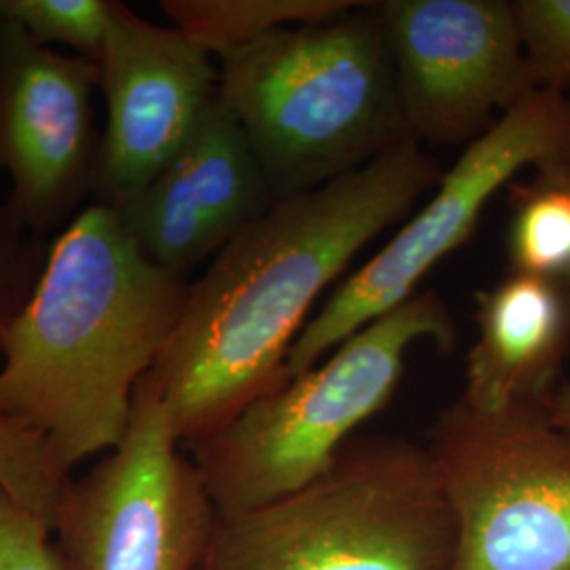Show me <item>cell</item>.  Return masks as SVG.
<instances>
[{
  "label": "cell",
  "instance_id": "obj_1",
  "mask_svg": "<svg viewBox=\"0 0 570 570\" xmlns=\"http://www.w3.org/2000/svg\"><path fill=\"white\" fill-rule=\"evenodd\" d=\"M421 144L277 199L190 284L183 315L148 372L184 450L289 381L287 355L327 285L438 186Z\"/></svg>",
  "mask_w": 570,
  "mask_h": 570
},
{
  "label": "cell",
  "instance_id": "obj_2",
  "mask_svg": "<svg viewBox=\"0 0 570 570\" xmlns=\"http://www.w3.org/2000/svg\"><path fill=\"white\" fill-rule=\"evenodd\" d=\"M190 284L153 263L121 214L89 204L56 235L0 353V412L72 471L121 444L134 395Z\"/></svg>",
  "mask_w": 570,
  "mask_h": 570
},
{
  "label": "cell",
  "instance_id": "obj_3",
  "mask_svg": "<svg viewBox=\"0 0 570 570\" xmlns=\"http://www.w3.org/2000/svg\"><path fill=\"white\" fill-rule=\"evenodd\" d=\"M218 70V96L244 127L275 199L410 140L376 2L273 32L223 58Z\"/></svg>",
  "mask_w": 570,
  "mask_h": 570
},
{
  "label": "cell",
  "instance_id": "obj_4",
  "mask_svg": "<svg viewBox=\"0 0 570 570\" xmlns=\"http://www.w3.org/2000/svg\"><path fill=\"white\" fill-rule=\"evenodd\" d=\"M429 341L449 353L456 327L444 298L416 292L351 334L317 366L186 449L220 515L305 489L336 463L353 433L391 404L410 348Z\"/></svg>",
  "mask_w": 570,
  "mask_h": 570
},
{
  "label": "cell",
  "instance_id": "obj_5",
  "mask_svg": "<svg viewBox=\"0 0 570 570\" xmlns=\"http://www.w3.org/2000/svg\"><path fill=\"white\" fill-rule=\"evenodd\" d=\"M452 518L425 444L360 438L311 482L220 515L199 570H446Z\"/></svg>",
  "mask_w": 570,
  "mask_h": 570
},
{
  "label": "cell",
  "instance_id": "obj_6",
  "mask_svg": "<svg viewBox=\"0 0 570 570\" xmlns=\"http://www.w3.org/2000/svg\"><path fill=\"white\" fill-rule=\"evenodd\" d=\"M425 446L452 518L446 570H570V435L543 410L459 395Z\"/></svg>",
  "mask_w": 570,
  "mask_h": 570
},
{
  "label": "cell",
  "instance_id": "obj_7",
  "mask_svg": "<svg viewBox=\"0 0 570 570\" xmlns=\"http://www.w3.org/2000/svg\"><path fill=\"white\" fill-rule=\"evenodd\" d=\"M527 167L570 169V100L564 94L537 89L463 148L425 207L306 322L289 348L287 376L317 366L351 334L414 296L429 271L475 235L490 199Z\"/></svg>",
  "mask_w": 570,
  "mask_h": 570
},
{
  "label": "cell",
  "instance_id": "obj_8",
  "mask_svg": "<svg viewBox=\"0 0 570 570\" xmlns=\"http://www.w3.org/2000/svg\"><path fill=\"white\" fill-rule=\"evenodd\" d=\"M218 510L146 374L121 444L70 482L53 522L66 570H199Z\"/></svg>",
  "mask_w": 570,
  "mask_h": 570
},
{
  "label": "cell",
  "instance_id": "obj_9",
  "mask_svg": "<svg viewBox=\"0 0 570 570\" xmlns=\"http://www.w3.org/2000/svg\"><path fill=\"white\" fill-rule=\"evenodd\" d=\"M410 140L469 146L537 85L508 0L376 2Z\"/></svg>",
  "mask_w": 570,
  "mask_h": 570
},
{
  "label": "cell",
  "instance_id": "obj_10",
  "mask_svg": "<svg viewBox=\"0 0 570 570\" xmlns=\"http://www.w3.org/2000/svg\"><path fill=\"white\" fill-rule=\"evenodd\" d=\"M98 63L45 47L0 21V171L7 204L47 242L94 197L102 127Z\"/></svg>",
  "mask_w": 570,
  "mask_h": 570
},
{
  "label": "cell",
  "instance_id": "obj_11",
  "mask_svg": "<svg viewBox=\"0 0 570 570\" xmlns=\"http://www.w3.org/2000/svg\"><path fill=\"white\" fill-rule=\"evenodd\" d=\"M96 63L106 121L94 204L121 212L190 142L218 98L220 70L178 28L119 0Z\"/></svg>",
  "mask_w": 570,
  "mask_h": 570
},
{
  "label": "cell",
  "instance_id": "obj_12",
  "mask_svg": "<svg viewBox=\"0 0 570 570\" xmlns=\"http://www.w3.org/2000/svg\"><path fill=\"white\" fill-rule=\"evenodd\" d=\"M275 202L244 127L218 96L190 142L119 214L153 263L186 277Z\"/></svg>",
  "mask_w": 570,
  "mask_h": 570
},
{
  "label": "cell",
  "instance_id": "obj_13",
  "mask_svg": "<svg viewBox=\"0 0 570 570\" xmlns=\"http://www.w3.org/2000/svg\"><path fill=\"white\" fill-rule=\"evenodd\" d=\"M473 303L478 336L459 395L482 412L543 410L570 353V275L508 271Z\"/></svg>",
  "mask_w": 570,
  "mask_h": 570
},
{
  "label": "cell",
  "instance_id": "obj_14",
  "mask_svg": "<svg viewBox=\"0 0 570 570\" xmlns=\"http://www.w3.org/2000/svg\"><path fill=\"white\" fill-rule=\"evenodd\" d=\"M360 4V0H165L161 9L186 39L223 60L273 32L334 20Z\"/></svg>",
  "mask_w": 570,
  "mask_h": 570
},
{
  "label": "cell",
  "instance_id": "obj_15",
  "mask_svg": "<svg viewBox=\"0 0 570 570\" xmlns=\"http://www.w3.org/2000/svg\"><path fill=\"white\" fill-rule=\"evenodd\" d=\"M510 271L570 275V169H534L508 186Z\"/></svg>",
  "mask_w": 570,
  "mask_h": 570
},
{
  "label": "cell",
  "instance_id": "obj_16",
  "mask_svg": "<svg viewBox=\"0 0 570 570\" xmlns=\"http://www.w3.org/2000/svg\"><path fill=\"white\" fill-rule=\"evenodd\" d=\"M70 482L49 444L0 412V487L53 529Z\"/></svg>",
  "mask_w": 570,
  "mask_h": 570
},
{
  "label": "cell",
  "instance_id": "obj_17",
  "mask_svg": "<svg viewBox=\"0 0 570 570\" xmlns=\"http://www.w3.org/2000/svg\"><path fill=\"white\" fill-rule=\"evenodd\" d=\"M115 0H0V21L13 23L45 47H68L98 61Z\"/></svg>",
  "mask_w": 570,
  "mask_h": 570
},
{
  "label": "cell",
  "instance_id": "obj_18",
  "mask_svg": "<svg viewBox=\"0 0 570 570\" xmlns=\"http://www.w3.org/2000/svg\"><path fill=\"white\" fill-rule=\"evenodd\" d=\"M515 18L537 89L570 87V0H515Z\"/></svg>",
  "mask_w": 570,
  "mask_h": 570
},
{
  "label": "cell",
  "instance_id": "obj_19",
  "mask_svg": "<svg viewBox=\"0 0 570 570\" xmlns=\"http://www.w3.org/2000/svg\"><path fill=\"white\" fill-rule=\"evenodd\" d=\"M49 244L21 225L0 197V353L16 317L41 277Z\"/></svg>",
  "mask_w": 570,
  "mask_h": 570
},
{
  "label": "cell",
  "instance_id": "obj_20",
  "mask_svg": "<svg viewBox=\"0 0 570 570\" xmlns=\"http://www.w3.org/2000/svg\"><path fill=\"white\" fill-rule=\"evenodd\" d=\"M0 570H66L53 529L0 487Z\"/></svg>",
  "mask_w": 570,
  "mask_h": 570
},
{
  "label": "cell",
  "instance_id": "obj_21",
  "mask_svg": "<svg viewBox=\"0 0 570 570\" xmlns=\"http://www.w3.org/2000/svg\"><path fill=\"white\" fill-rule=\"evenodd\" d=\"M543 412L553 428L570 435V383H560L543 404Z\"/></svg>",
  "mask_w": 570,
  "mask_h": 570
}]
</instances>
